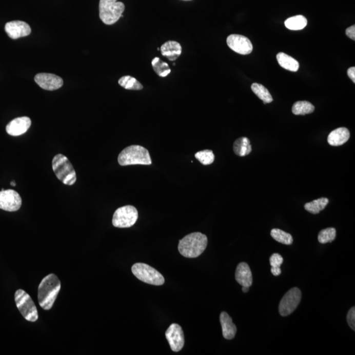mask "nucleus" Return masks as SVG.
<instances>
[{
  "instance_id": "obj_1",
  "label": "nucleus",
  "mask_w": 355,
  "mask_h": 355,
  "mask_svg": "<svg viewBox=\"0 0 355 355\" xmlns=\"http://www.w3.org/2000/svg\"><path fill=\"white\" fill-rule=\"evenodd\" d=\"M61 287L60 280L54 274H48L42 280L38 286V300L43 309L49 310L52 308Z\"/></svg>"
},
{
  "instance_id": "obj_2",
  "label": "nucleus",
  "mask_w": 355,
  "mask_h": 355,
  "mask_svg": "<svg viewBox=\"0 0 355 355\" xmlns=\"http://www.w3.org/2000/svg\"><path fill=\"white\" fill-rule=\"evenodd\" d=\"M207 244L206 235L201 232H193L180 240L179 251L185 258H196L206 249Z\"/></svg>"
},
{
  "instance_id": "obj_3",
  "label": "nucleus",
  "mask_w": 355,
  "mask_h": 355,
  "mask_svg": "<svg viewBox=\"0 0 355 355\" xmlns=\"http://www.w3.org/2000/svg\"><path fill=\"white\" fill-rule=\"evenodd\" d=\"M118 162L121 166L150 165L152 161L148 149L139 145H132L121 151L118 156Z\"/></svg>"
},
{
  "instance_id": "obj_4",
  "label": "nucleus",
  "mask_w": 355,
  "mask_h": 355,
  "mask_svg": "<svg viewBox=\"0 0 355 355\" xmlns=\"http://www.w3.org/2000/svg\"><path fill=\"white\" fill-rule=\"evenodd\" d=\"M52 168L53 172L63 184L72 186L76 181L75 170L68 160L67 156L62 154H57L53 159Z\"/></svg>"
},
{
  "instance_id": "obj_5",
  "label": "nucleus",
  "mask_w": 355,
  "mask_h": 355,
  "mask_svg": "<svg viewBox=\"0 0 355 355\" xmlns=\"http://www.w3.org/2000/svg\"><path fill=\"white\" fill-rule=\"evenodd\" d=\"M99 9L100 19L104 24L111 25L123 17L125 6L117 0H100Z\"/></svg>"
},
{
  "instance_id": "obj_6",
  "label": "nucleus",
  "mask_w": 355,
  "mask_h": 355,
  "mask_svg": "<svg viewBox=\"0 0 355 355\" xmlns=\"http://www.w3.org/2000/svg\"><path fill=\"white\" fill-rule=\"evenodd\" d=\"M15 301L17 309L27 321L34 322L38 319V310L27 292L18 289L15 293Z\"/></svg>"
},
{
  "instance_id": "obj_7",
  "label": "nucleus",
  "mask_w": 355,
  "mask_h": 355,
  "mask_svg": "<svg viewBox=\"0 0 355 355\" xmlns=\"http://www.w3.org/2000/svg\"><path fill=\"white\" fill-rule=\"evenodd\" d=\"M133 274L145 283L153 286H162L165 279L160 272L144 263H135L132 267Z\"/></svg>"
},
{
  "instance_id": "obj_8",
  "label": "nucleus",
  "mask_w": 355,
  "mask_h": 355,
  "mask_svg": "<svg viewBox=\"0 0 355 355\" xmlns=\"http://www.w3.org/2000/svg\"><path fill=\"white\" fill-rule=\"evenodd\" d=\"M139 212L132 205L119 208L114 212L112 223L114 227L125 228L131 227L136 223Z\"/></svg>"
},
{
  "instance_id": "obj_9",
  "label": "nucleus",
  "mask_w": 355,
  "mask_h": 355,
  "mask_svg": "<svg viewBox=\"0 0 355 355\" xmlns=\"http://www.w3.org/2000/svg\"><path fill=\"white\" fill-rule=\"evenodd\" d=\"M301 291L298 288H293L285 294L279 304V312L282 317L289 316L294 312L300 305Z\"/></svg>"
},
{
  "instance_id": "obj_10",
  "label": "nucleus",
  "mask_w": 355,
  "mask_h": 355,
  "mask_svg": "<svg viewBox=\"0 0 355 355\" xmlns=\"http://www.w3.org/2000/svg\"><path fill=\"white\" fill-rule=\"evenodd\" d=\"M22 205V198L17 191L4 189L0 191V209L9 212L17 211Z\"/></svg>"
},
{
  "instance_id": "obj_11",
  "label": "nucleus",
  "mask_w": 355,
  "mask_h": 355,
  "mask_svg": "<svg viewBox=\"0 0 355 355\" xmlns=\"http://www.w3.org/2000/svg\"><path fill=\"white\" fill-rule=\"evenodd\" d=\"M226 42L229 48L239 54L248 55L253 51V47L251 41L242 35L231 34Z\"/></svg>"
},
{
  "instance_id": "obj_12",
  "label": "nucleus",
  "mask_w": 355,
  "mask_h": 355,
  "mask_svg": "<svg viewBox=\"0 0 355 355\" xmlns=\"http://www.w3.org/2000/svg\"><path fill=\"white\" fill-rule=\"evenodd\" d=\"M165 335L172 351H181L184 345V335L181 326L177 324H171L166 331Z\"/></svg>"
},
{
  "instance_id": "obj_13",
  "label": "nucleus",
  "mask_w": 355,
  "mask_h": 355,
  "mask_svg": "<svg viewBox=\"0 0 355 355\" xmlns=\"http://www.w3.org/2000/svg\"><path fill=\"white\" fill-rule=\"evenodd\" d=\"M34 81L40 87L46 90H58L64 85V81L61 77L50 73L37 74Z\"/></svg>"
},
{
  "instance_id": "obj_14",
  "label": "nucleus",
  "mask_w": 355,
  "mask_h": 355,
  "mask_svg": "<svg viewBox=\"0 0 355 355\" xmlns=\"http://www.w3.org/2000/svg\"><path fill=\"white\" fill-rule=\"evenodd\" d=\"M5 30L11 38L13 40L29 36L31 33V29L27 23L21 21H13L7 23Z\"/></svg>"
},
{
  "instance_id": "obj_15",
  "label": "nucleus",
  "mask_w": 355,
  "mask_h": 355,
  "mask_svg": "<svg viewBox=\"0 0 355 355\" xmlns=\"http://www.w3.org/2000/svg\"><path fill=\"white\" fill-rule=\"evenodd\" d=\"M31 126V120L27 116L13 119L6 127V132L13 136L24 134Z\"/></svg>"
},
{
  "instance_id": "obj_16",
  "label": "nucleus",
  "mask_w": 355,
  "mask_h": 355,
  "mask_svg": "<svg viewBox=\"0 0 355 355\" xmlns=\"http://www.w3.org/2000/svg\"><path fill=\"white\" fill-rule=\"evenodd\" d=\"M235 278L238 283L242 286L250 287L253 284V275L247 263H241L238 265Z\"/></svg>"
},
{
  "instance_id": "obj_17",
  "label": "nucleus",
  "mask_w": 355,
  "mask_h": 355,
  "mask_svg": "<svg viewBox=\"0 0 355 355\" xmlns=\"http://www.w3.org/2000/svg\"><path fill=\"white\" fill-rule=\"evenodd\" d=\"M182 51L181 44L176 41H167L161 47V54L168 58L170 62L177 60L181 55Z\"/></svg>"
},
{
  "instance_id": "obj_18",
  "label": "nucleus",
  "mask_w": 355,
  "mask_h": 355,
  "mask_svg": "<svg viewBox=\"0 0 355 355\" xmlns=\"http://www.w3.org/2000/svg\"><path fill=\"white\" fill-rule=\"evenodd\" d=\"M220 322L223 329V337L228 340L234 338L237 332V328L233 323L232 318L229 316L227 312H221Z\"/></svg>"
},
{
  "instance_id": "obj_19",
  "label": "nucleus",
  "mask_w": 355,
  "mask_h": 355,
  "mask_svg": "<svg viewBox=\"0 0 355 355\" xmlns=\"http://www.w3.org/2000/svg\"><path fill=\"white\" fill-rule=\"evenodd\" d=\"M350 137V132L346 128H339L333 130L328 137V144L331 146H340L346 143Z\"/></svg>"
},
{
  "instance_id": "obj_20",
  "label": "nucleus",
  "mask_w": 355,
  "mask_h": 355,
  "mask_svg": "<svg viewBox=\"0 0 355 355\" xmlns=\"http://www.w3.org/2000/svg\"><path fill=\"white\" fill-rule=\"evenodd\" d=\"M277 58L279 65L284 69L292 72L298 71L300 64L298 61L293 59L291 56L284 53H278Z\"/></svg>"
},
{
  "instance_id": "obj_21",
  "label": "nucleus",
  "mask_w": 355,
  "mask_h": 355,
  "mask_svg": "<svg viewBox=\"0 0 355 355\" xmlns=\"http://www.w3.org/2000/svg\"><path fill=\"white\" fill-rule=\"evenodd\" d=\"M233 151L235 155L244 156L249 155L252 151L250 140L246 137H242L235 140L233 146Z\"/></svg>"
},
{
  "instance_id": "obj_22",
  "label": "nucleus",
  "mask_w": 355,
  "mask_h": 355,
  "mask_svg": "<svg viewBox=\"0 0 355 355\" xmlns=\"http://www.w3.org/2000/svg\"><path fill=\"white\" fill-rule=\"evenodd\" d=\"M307 25V18L303 15L294 16V17L288 18L285 22V26L287 29L292 30H302Z\"/></svg>"
},
{
  "instance_id": "obj_23",
  "label": "nucleus",
  "mask_w": 355,
  "mask_h": 355,
  "mask_svg": "<svg viewBox=\"0 0 355 355\" xmlns=\"http://www.w3.org/2000/svg\"><path fill=\"white\" fill-rule=\"evenodd\" d=\"M328 203L329 200L327 198H320V199L312 201L311 202L306 203L305 209L306 211L310 212V213L319 214L322 210L325 209Z\"/></svg>"
},
{
  "instance_id": "obj_24",
  "label": "nucleus",
  "mask_w": 355,
  "mask_h": 355,
  "mask_svg": "<svg viewBox=\"0 0 355 355\" xmlns=\"http://www.w3.org/2000/svg\"><path fill=\"white\" fill-rule=\"evenodd\" d=\"M314 111V106L307 101L297 102L292 107V112L295 115H305L312 113Z\"/></svg>"
},
{
  "instance_id": "obj_25",
  "label": "nucleus",
  "mask_w": 355,
  "mask_h": 355,
  "mask_svg": "<svg viewBox=\"0 0 355 355\" xmlns=\"http://www.w3.org/2000/svg\"><path fill=\"white\" fill-rule=\"evenodd\" d=\"M251 90L258 95L259 99L262 100L264 104H270L273 101V98L271 95L269 91L265 86L260 84L253 83L251 85Z\"/></svg>"
},
{
  "instance_id": "obj_26",
  "label": "nucleus",
  "mask_w": 355,
  "mask_h": 355,
  "mask_svg": "<svg viewBox=\"0 0 355 355\" xmlns=\"http://www.w3.org/2000/svg\"><path fill=\"white\" fill-rule=\"evenodd\" d=\"M119 85L127 90H141L143 89V85L139 81L130 76H124L121 77L119 81Z\"/></svg>"
},
{
  "instance_id": "obj_27",
  "label": "nucleus",
  "mask_w": 355,
  "mask_h": 355,
  "mask_svg": "<svg viewBox=\"0 0 355 355\" xmlns=\"http://www.w3.org/2000/svg\"><path fill=\"white\" fill-rule=\"evenodd\" d=\"M151 65L155 73L161 77L167 76L171 72L169 65L161 61L159 57L154 58L151 62Z\"/></svg>"
},
{
  "instance_id": "obj_28",
  "label": "nucleus",
  "mask_w": 355,
  "mask_h": 355,
  "mask_svg": "<svg viewBox=\"0 0 355 355\" xmlns=\"http://www.w3.org/2000/svg\"><path fill=\"white\" fill-rule=\"evenodd\" d=\"M270 235L275 241L285 245H291L293 241L291 234L280 229H272Z\"/></svg>"
},
{
  "instance_id": "obj_29",
  "label": "nucleus",
  "mask_w": 355,
  "mask_h": 355,
  "mask_svg": "<svg viewBox=\"0 0 355 355\" xmlns=\"http://www.w3.org/2000/svg\"><path fill=\"white\" fill-rule=\"evenodd\" d=\"M336 230L333 228L324 229L320 232L318 240L321 244H324L331 243L336 239Z\"/></svg>"
},
{
  "instance_id": "obj_30",
  "label": "nucleus",
  "mask_w": 355,
  "mask_h": 355,
  "mask_svg": "<svg viewBox=\"0 0 355 355\" xmlns=\"http://www.w3.org/2000/svg\"><path fill=\"white\" fill-rule=\"evenodd\" d=\"M195 157L203 165L212 164L214 161V155L211 150H203L195 154Z\"/></svg>"
},
{
  "instance_id": "obj_31",
  "label": "nucleus",
  "mask_w": 355,
  "mask_h": 355,
  "mask_svg": "<svg viewBox=\"0 0 355 355\" xmlns=\"http://www.w3.org/2000/svg\"><path fill=\"white\" fill-rule=\"evenodd\" d=\"M283 262V258L279 253H274L270 257V263L272 267H280Z\"/></svg>"
},
{
  "instance_id": "obj_32",
  "label": "nucleus",
  "mask_w": 355,
  "mask_h": 355,
  "mask_svg": "<svg viewBox=\"0 0 355 355\" xmlns=\"http://www.w3.org/2000/svg\"><path fill=\"white\" fill-rule=\"evenodd\" d=\"M348 324L352 330H355V308L352 307L347 316Z\"/></svg>"
},
{
  "instance_id": "obj_33",
  "label": "nucleus",
  "mask_w": 355,
  "mask_h": 355,
  "mask_svg": "<svg viewBox=\"0 0 355 355\" xmlns=\"http://www.w3.org/2000/svg\"><path fill=\"white\" fill-rule=\"evenodd\" d=\"M346 35L349 38L355 41V26L352 25L351 27L348 28L346 29Z\"/></svg>"
},
{
  "instance_id": "obj_34",
  "label": "nucleus",
  "mask_w": 355,
  "mask_h": 355,
  "mask_svg": "<svg viewBox=\"0 0 355 355\" xmlns=\"http://www.w3.org/2000/svg\"><path fill=\"white\" fill-rule=\"evenodd\" d=\"M347 74L349 78L351 79V81L355 83V67H350L349 69L347 70Z\"/></svg>"
},
{
  "instance_id": "obj_35",
  "label": "nucleus",
  "mask_w": 355,
  "mask_h": 355,
  "mask_svg": "<svg viewBox=\"0 0 355 355\" xmlns=\"http://www.w3.org/2000/svg\"><path fill=\"white\" fill-rule=\"evenodd\" d=\"M271 272H272V274L275 275V277H278V275L281 274L282 271L281 269H280V267H272V268H271Z\"/></svg>"
},
{
  "instance_id": "obj_36",
  "label": "nucleus",
  "mask_w": 355,
  "mask_h": 355,
  "mask_svg": "<svg viewBox=\"0 0 355 355\" xmlns=\"http://www.w3.org/2000/svg\"><path fill=\"white\" fill-rule=\"evenodd\" d=\"M249 290V287H246V286H242V291L244 292V293H247Z\"/></svg>"
},
{
  "instance_id": "obj_37",
  "label": "nucleus",
  "mask_w": 355,
  "mask_h": 355,
  "mask_svg": "<svg viewBox=\"0 0 355 355\" xmlns=\"http://www.w3.org/2000/svg\"><path fill=\"white\" fill-rule=\"evenodd\" d=\"M11 186H16L15 182H11Z\"/></svg>"
},
{
  "instance_id": "obj_38",
  "label": "nucleus",
  "mask_w": 355,
  "mask_h": 355,
  "mask_svg": "<svg viewBox=\"0 0 355 355\" xmlns=\"http://www.w3.org/2000/svg\"><path fill=\"white\" fill-rule=\"evenodd\" d=\"M183 1H190V0H183Z\"/></svg>"
}]
</instances>
